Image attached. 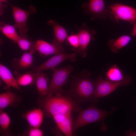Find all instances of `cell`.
I'll list each match as a JSON object with an SVG mask.
<instances>
[{"instance_id":"obj_1","label":"cell","mask_w":136,"mask_h":136,"mask_svg":"<svg viewBox=\"0 0 136 136\" xmlns=\"http://www.w3.org/2000/svg\"><path fill=\"white\" fill-rule=\"evenodd\" d=\"M91 73L84 70L80 74L74 76L71 81L70 88L63 91L62 95L81 104L90 102L96 104L94 94L95 81L90 78Z\"/></svg>"},{"instance_id":"obj_2","label":"cell","mask_w":136,"mask_h":136,"mask_svg":"<svg viewBox=\"0 0 136 136\" xmlns=\"http://www.w3.org/2000/svg\"><path fill=\"white\" fill-rule=\"evenodd\" d=\"M37 102L44 115L48 117L72 114L81 110V104L62 95L50 97L40 96Z\"/></svg>"},{"instance_id":"obj_3","label":"cell","mask_w":136,"mask_h":136,"mask_svg":"<svg viewBox=\"0 0 136 136\" xmlns=\"http://www.w3.org/2000/svg\"><path fill=\"white\" fill-rule=\"evenodd\" d=\"M116 109L115 108H113L110 111L101 110L97 108L93 104L88 108L81 110L73 120V133L74 134L77 130L84 126L97 122L102 123V126L100 127L102 130L103 126L105 125L104 122L105 119L112 115Z\"/></svg>"},{"instance_id":"obj_4","label":"cell","mask_w":136,"mask_h":136,"mask_svg":"<svg viewBox=\"0 0 136 136\" xmlns=\"http://www.w3.org/2000/svg\"><path fill=\"white\" fill-rule=\"evenodd\" d=\"M74 68L69 65L65 67L51 70L53 71L52 79L49 86V90L46 96L62 94L63 90L62 87L68 81L69 78Z\"/></svg>"},{"instance_id":"obj_5","label":"cell","mask_w":136,"mask_h":136,"mask_svg":"<svg viewBox=\"0 0 136 136\" xmlns=\"http://www.w3.org/2000/svg\"><path fill=\"white\" fill-rule=\"evenodd\" d=\"M107 8L109 17L115 22L122 20L133 25L136 23V9L118 3L111 4Z\"/></svg>"},{"instance_id":"obj_6","label":"cell","mask_w":136,"mask_h":136,"mask_svg":"<svg viewBox=\"0 0 136 136\" xmlns=\"http://www.w3.org/2000/svg\"><path fill=\"white\" fill-rule=\"evenodd\" d=\"M95 81L94 97L97 103L99 98L109 95L121 86L128 85L130 82L128 81L112 82L105 80L100 76H98Z\"/></svg>"},{"instance_id":"obj_7","label":"cell","mask_w":136,"mask_h":136,"mask_svg":"<svg viewBox=\"0 0 136 136\" xmlns=\"http://www.w3.org/2000/svg\"><path fill=\"white\" fill-rule=\"evenodd\" d=\"M10 5L15 22L14 26L18 30L20 34H26L28 30L27 25L28 18L30 14L36 12V8L31 5L27 11L18 7Z\"/></svg>"},{"instance_id":"obj_8","label":"cell","mask_w":136,"mask_h":136,"mask_svg":"<svg viewBox=\"0 0 136 136\" xmlns=\"http://www.w3.org/2000/svg\"><path fill=\"white\" fill-rule=\"evenodd\" d=\"M82 7L84 13L89 14L93 20L105 19L108 15L109 10L104 0H89L88 3H84Z\"/></svg>"},{"instance_id":"obj_9","label":"cell","mask_w":136,"mask_h":136,"mask_svg":"<svg viewBox=\"0 0 136 136\" xmlns=\"http://www.w3.org/2000/svg\"><path fill=\"white\" fill-rule=\"evenodd\" d=\"M78 31L79 46L75 52L83 57H86L87 55L88 46L90 41L94 40L96 31L89 28L86 24H84L79 27H77Z\"/></svg>"},{"instance_id":"obj_10","label":"cell","mask_w":136,"mask_h":136,"mask_svg":"<svg viewBox=\"0 0 136 136\" xmlns=\"http://www.w3.org/2000/svg\"><path fill=\"white\" fill-rule=\"evenodd\" d=\"M35 45L36 51L41 56L45 57L50 55L63 53L65 50L62 45L54 37L51 43L39 39L36 41Z\"/></svg>"},{"instance_id":"obj_11","label":"cell","mask_w":136,"mask_h":136,"mask_svg":"<svg viewBox=\"0 0 136 136\" xmlns=\"http://www.w3.org/2000/svg\"><path fill=\"white\" fill-rule=\"evenodd\" d=\"M76 54L75 53H63L56 54L41 65L33 67L32 70L33 72L37 73L47 69H51L67 60L74 62L76 60Z\"/></svg>"},{"instance_id":"obj_12","label":"cell","mask_w":136,"mask_h":136,"mask_svg":"<svg viewBox=\"0 0 136 136\" xmlns=\"http://www.w3.org/2000/svg\"><path fill=\"white\" fill-rule=\"evenodd\" d=\"M34 53L25 52L19 58H15L12 61L13 68L15 70H21L32 67L34 65Z\"/></svg>"},{"instance_id":"obj_13","label":"cell","mask_w":136,"mask_h":136,"mask_svg":"<svg viewBox=\"0 0 136 136\" xmlns=\"http://www.w3.org/2000/svg\"><path fill=\"white\" fill-rule=\"evenodd\" d=\"M44 115L43 111L39 108L26 112L22 114L21 117L26 120L30 127L40 128Z\"/></svg>"},{"instance_id":"obj_14","label":"cell","mask_w":136,"mask_h":136,"mask_svg":"<svg viewBox=\"0 0 136 136\" xmlns=\"http://www.w3.org/2000/svg\"><path fill=\"white\" fill-rule=\"evenodd\" d=\"M21 97L10 91H7L0 94V110L10 106L16 107L21 102Z\"/></svg>"},{"instance_id":"obj_15","label":"cell","mask_w":136,"mask_h":136,"mask_svg":"<svg viewBox=\"0 0 136 136\" xmlns=\"http://www.w3.org/2000/svg\"><path fill=\"white\" fill-rule=\"evenodd\" d=\"M105 80L114 82L123 81L130 82L129 76L124 77L123 71L116 64L111 65L107 71Z\"/></svg>"},{"instance_id":"obj_16","label":"cell","mask_w":136,"mask_h":136,"mask_svg":"<svg viewBox=\"0 0 136 136\" xmlns=\"http://www.w3.org/2000/svg\"><path fill=\"white\" fill-rule=\"evenodd\" d=\"M0 77L7 86L20 91V86L10 70L2 63L0 64Z\"/></svg>"},{"instance_id":"obj_17","label":"cell","mask_w":136,"mask_h":136,"mask_svg":"<svg viewBox=\"0 0 136 136\" xmlns=\"http://www.w3.org/2000/svg\"><path fill=\"white\" fill-rule=\"evenodd\" d=\"M43 72L36 73L35 84L38 93L40 96H45L48 92L49 79L48 75Z\"/></svg>"},{"instance_id":"obj_18","label":"cell","mask_w":136,"mask_h":136,"mask_svg":"<svg viewBox=\"0 0 136 136\" xmlns=\"http://www.w3.org/2000/svg\"><path fill=\"white\" fill-rule=\"evenodd\" d=\"M14 73L16 76L18 84L20 86H31L35 84L36 73L28 72L21 74L18 73V71L15 70Z\"/></svg>"},{"instance_id":"obj_19","label":"cell","mask_w":136,"mask_h":136,"mask_svg":"<svg viewBox=\"0 0 136 136\" xmlns=\"http://www.w3.org/2000/svg\"><path fill=\"white\" fill-rule=\"evenodd\" d=\"M47 23L52 26L54 34V37L60 44L62 45L68 36L65 29L53 20H49Z\"/></svg>"},{"instance_id":"obj_20","label":"cell","mask_w":136,"mask_h":136,"mask_svg":"<svg viewBox=\"0 0 136 136\" xmlns=\"http://www.w3.org/2000/svg\"><path fill=\"white\" fill-rule=\"evenodd\" d=\"M131 39L129 36H122L116 39H113L110 40L108 41V45L112 52L117 53L120 49L128 44Z\"/></svg>"},{"instance_id":"obj_21","label":"cell","mask_w":136,"mask_h":136,"mask_svg":"<svg viewBox=\"0 0 136 136\" xmlns=\"http://www.w3.org/2000/svg\"><path fill=\"white\" fill-rule=\"evenodd\" d=\"M16 43L21 49L25 52L34 53L36 51L35 43L30 40L25 34H20Z\"/></svg>"},{"instance_id":"obj_22","label":"cell","mask_w":136,"mask_h":136,"mask_svg":"<svg viewBox=\"0 0 136 136\" xmlns=\"http://www.w3.org/2000/svg\"><path fill=\"white\" fill-rule=\"evenodd\" d=\"M14 26L7 24L4 22H0V30L1 32L6 37L14 42L16 43L19 36Z\"/></svg>"},{"instance_id":"obj_23","label":"cell","mask_w":136,"mask_h":136,"mask_svg":"<svg viewBox=\"0 0 136 136\" xmlns=\"http://www.w3.org/2000/svg\"><path fill=\"white\" fill-rule=\"evenodd\" d=\"M11 122L10 118L3 110H0V133H7Z\"/></svg>"},{"instance_id":"obj_24","label":"cell","mask_w":136,"mask_h":136,"mask_svg":"<svg viewBox=\"0 0 136 136\" xmlns=\"http://www.w3.org/2000/svg\"><path fill=\"white\" fill-rule=\"evenodd\" d=\"M66 40L67 43L71 46L72 49L75 52L78 49L79 42L78 34L72 33L68 36Z\"/></svg>"},{"instance_id":"obj_25","label":"cell","mask_w":136,"mask_h":136,"mask_svg":"<svg viewBox=\"0 0 136 136\" xmlns=\"http://www.w3.org/2000/svg\"><path fill=\"white\" fill-rule=\"evenodd\" d=\"M23 135L27 136H43L44 133L40 128L30 127Z\"/></svg>"},{"instance_id":"obj_26","label":"cell","mask_w":136,"mask_h":136,"mask_svg":"<svg viewBox=\"0 0 136 136\" xmlns=\"http://www.w3.org/2000/svg\"><path fill=\"white\" fill-rule=\"evenodd\" d=\"M4 3L0 2V15H2L4 13L5 9L7 7V4H5Z\"/></svg>"},{"instance_id":"obj_27","label":"cell","mask_w":136,"mask_h":136,"mask_svg":"<svg viewBox=\"0 0 136 136\" xmlns=\"http://www.w3.org/2000/svg\"><path fill=\"white\" fill-rule=\"evenodd\" d=\"M125 134L128 136H136V131L130 130L125 133Z\"/></svg>"},{"instance_id":"obj_28","label":"cell","mask_w":136,"mask_h":136,"mask_svg":"<svg viewBox=\"0 0 136 136\" xmlns=\"http://www.w3.org/2000/svg\"><path fill=\"white\" fill-rule=\"evenodd\" d=\"M134 25V26L131 34V36H136V23Z\"/></svg>"},{"instance_id":"obj_29","label":"cell","mask_w":136,"mask_h":136,"mask_svg":"<svg viewBox=\"0 0 136 136\" xmlns=\"http://www.w3.org/2000/svg\"><path fill=\"white\" fill-rule=\"evenodd\" d=\"M0 2L9 4L8 2V0H0Z\"/></svg>"}]
</instances>
